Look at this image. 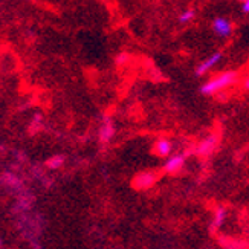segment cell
<instances>
[{"instance_id": "cell-1", "label": "cell", "mask_w": 249, "mask_h": 249, "mask_svg": "<svg viewBox=\"0 0 249 249\" xmlns=\"http://www.w3.org/2000/svg\"><path fill=\"white\" fill-rule=\"evenodd\" d=\"M239 81V72L237 71H225L222 73L214 75L213 78L207 80L200 86V93L205 96H214Z\"/></svg>"}, {"instance_id": "cell-2", "label": "cell", "mask_w": 249, "mask_h": 249, "mask_svg": "<svg viewBox=\"0 0 249 249\" xmlns=\"http://www.w3.org/2000/svg\"><path fill=\"white\" fill-rule=\"evenodd\" d=\"M222 58H223V53L220 51H215V52L210 53V55L205 60H202L196 66V69H194L196 77H205L210 71H213L215 66H217V64L222 61Z\"/></svg>"}, {"instance_id": "cell-3", "label": "cell", "mask_w": 249, "mask_h": 249, "mask_svg": "<svg viewBox=\"0 0 249 249\" xmlns=\"http://www.w3.org/2000/svg\"><path fill=\"white\" fill-rule=\"evenodd\" d=\"M211 31L217 37L226 38V37H230L232 34L234 25H232V21L230 18H226V17H215L211 21Z\"/></svg>"}, {"instance_id": "cell-4", "label": "cell", "mask_w": 249, "mask_h": 249, "mask_svg": "<svg viewBox=\"0 0 249 249\" xmlns=\"http://www.w3.org/2000/svg\"><path fill=\"white\" fill-rule=\"evenodd\" d=\"M116 135V125L113 123V120L110 116H106L100 128H98V139H100V142L103 145L106 144H110L112 142V139L115 138Z\"/></svg>"}, {"instance_id": "cell-5", "label": "cell", "mask_w": 249, "mask_h": 249, "mask_svg": "<svg viewBox=\"0 0 249 249\" xmlns=\"http://www.w3.org/2000/svg\"><path fill=\"white\" fill-rule=\"evenodd\" d=\"M158 180V175L155 171H141L133 179V187L139 191H145L151 188Z\"/></svg>"}, {"instance_id": "cell-6", "label": "cell", "mask_w": 249, "mask_h": 249, "mask_svg": "<svg viewBox=\"0 0 249 249\" xmlns=\"http://www.w3.org/2000/svg\"><path fill=\"white\" fill-rule=\"evenodd\" d=\"M187 162V156L183 153H176L171 155L170 158H167L165 164H164V171L167 175H178V173L185 167Z\"/></svg>"}, {"instance_id": "cell-7", "label": "cell", "mask_w": 249, "mask_h": 249, "mask_svg": "<svg viewBox=\"0 0 249 249\" xmlns=\"http://www.w3.org/2000/svg\"><path fill=\"white\" fill-rule=\"evenodd\" d=\"M217 145H219V138L215 136V135H208L207 138H203L199 142L196 151H197L199 156L207 158V156L214 153L215 148H217Z\"/></svg>"}, {"instance_id": "cell-8", "label": "cell", "mask_w": 249, "mask_h": 249, "mask_svg": "<svg viewBox=\"0 0 249 249\" xmlns=\"http://www.w3.org/2000/svg\"><path fill=\"white\" fill-rule=\"evenodd\" d=\"M175 151V144L168 138H159L153 144V153L158 158H170Z\"/></svg>"}, {"instance_id": "cell-9", "label": "cell", "mask_w": 249, "mask_h": 249, "mask_svg": "<svg viewBox=\"0 0 249 249\" xmlns=\"http://www.w3.org/2000/svg\"><path fill=\"white\" fill-rule=\"evenodd\" d=\"M226 215H228V213H226V210L223 207H219L217 210L214 211V215H213V220H211V230H219L220 226L225 223L226 220Z\"/></svg>"}, {"instance_id": "cell-10", "label": "cell", "mask_w": 249, "mask_h": 249, "mask_svg": "<svg viewBox=\"0 0 249 249\" xmlns=\"http://www.w3.org/2000/svg\"><path fill=\"white\" fill-rule=\"evenodd\" d=\"M194 17H196V11L193 8H187V9L180 11V14L178 16V21L182 25H185V23H190Z\"/></svg>"}, {"instance_id": "cell-11", "label": "cell", "mask_w": 249, "mask_h": 249, "mask_svg": "<svg viewBox=\"0 0 249 249\" xmlns=\"http://www.w3.org/2000/svg\"><path fill=\"white\" fill-rule=\"evenodd\" d=\"M63 164H64V156L63 155H53L52 158H49L46 160V167L49 170H58V168L63 167Z\"/></svg>"}, {"instance_id": "cell-12", "label": "cell", "mask_w": 249, "mask_h": 249, "mask_svg": "<svg viewBox=\"0 0 249 249\" xmlns=\"http://www.w3.org/2000/svg\"><path fill=\"white\" fill-rule=\"evenodd\" d=\"M41 124H43V116H41V115H36V116H34V120H32V123H31V132H32V133H34V132H38L40 127H41Z\"/></svg>"}, {"instance_id": "cell-13", "label": "cell", "mask_w": 249, "mask_h": 249, "mask_svg": "<svg viewBox=\"0 0 249 249\" xmlns=\"http://www.w3.org/2000/svg\"><path fill=\"white\" fill-rule=\"evenodd\" d=\"M242 13L249 14V0H246V2L242 3Z\"/></svg>"}, {"instance_id": "cell-14", "label": "cell", "mask_w": 249, "mask_h": 249, "mask_svg": "<svg viewBox=\"0 0 249 249\" xmlns=\"http://www.w3.org/2000/svg\"><path fill=\"white\" fill-rule=\"evenodd\" d=\"M125 58H128L127 53H120V55H118V63H124Z\"/></svg>"}, {"instance_id": "cell-15", "label": "cell", "mask_w": 249, "mask_h": 249, "mask_svg": "<svg viewBox=\"0 0 249 249\" xmlns=\"http://www.w3.org/2000/svg\"><path fill=\"white\" fill-rule=\"evenodd\" d=\"M243 88H245L246 90H249V75L243 80Z\"/></svg>"}, {"instance_id": "cell-16", "label": "cell", "mask_w": 249, "mask_h": 249, "mask_svg": "<svg viewBox=\"0 0 249 249\" xmlns=\"http://www.w3.org/2000/svg\"><path fill=\"white\" fill-rule=\"evenodd\" d=\"M239 2H242V3H243V2H246V0H239Z\"/></svg>"}]
</instances>
